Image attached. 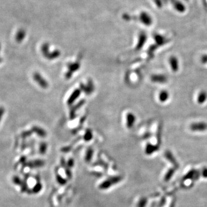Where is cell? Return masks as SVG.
Masks as SVG:
<instances>
[{
	"label": "cell",
	"instance_id": "6da1fadb",
	"mask_svg": "<svg viewBox=\"0 0 207 207\" xmlns=\"http://www.w3.org/2000/svg\"><path fill=\"white\" fill-rule=\"evenodd\" d=\"M139 19L141 23L146 26H150L153 23V19L152 17L149 13L146 12H141L140 14Z\"/></svg>",
	"mask_w": 207,
	"mask_h": 207
},
{
	"label": "cell",
	"instance_id": "7a4b0ae2",
	"mask_svg": "<svg viewBox=\"0 0 207 207\" xmlns=\"http://www.w3.org/2000/svg\"><path fill=\"white\" fill-rule=\"evenodd\" d=\"M190 129L194 132H204L207 130V123L204 122L194 123L190 126Z\"/></svg>",
	"mask_w": 207,
	"mask_h": 207
},
{
	"label": "cell",
	"instance_id": "3957f363",
	"mask_svg": "<svg viewBox=\"0 0 207 207\" xmlns=\"http://www.w3.org/2000/svg\"><path fill=\"white\" fill-rule=\"evenodd\" d=\"M170 2L173 8L177 12L180 14H183L185 12L186 8L182 2H181L180 0H171Z\"/></svg>",
	"mask_w": 207,
	"mask_h": 207
},
{
	"label": "cell",
	"instance_id": "277c9868",
	"mask_svg": "<svg viewBox=\"0 0 207 207\" xmlns=\"http://www.w3.org/2000/svg\"><path fill=\"white\" fill-rule=\"evenodd\" d=\"M154 41L156 43V45L159 47L162 45H165L170 41V39H167L165 36H163L159 33H155L153 35Z\"/></svg>",
	"mask_w": 207,
	"mask_h": 207
},
{
	"label": "cell",
	"instance_id": "5b68a950",
	"mask_svg": "<svg viewBox=\"0 0 207 207\" xmlns=\"http://www.w3.org/2000/svg\"><path fill=\"white\" fill-rule=\"evenodd\" d=\"M151 80L155 83L163 84L166 83L167 78L163 74H154L151 77Z\"/></svg>",
	"mask_w": 207,
	"mask_h": 207
},
{
	"label": "cell",
	"instance_id": "8992f818",
	"mask_svg": "<svg viewBox=\"0 0 207 207\" xmlns=\"http://www.w3.org/2000/svg\"><path fill=\"white\" fill-rule=\"evenodd\" d=\"M169 64L173 72H177L179 70L178 60L175 56H171L169 58Z\"/></svg>",
	"mask_w": 207,
	"mask_h": 207
},
{
	"label": "cell",
	"instance_id": "52a82bcc",
	"mask_svg": "<svg viewBox=\"0 0 207 207\" xmlns=\"http://www.w3.org/2000/svg\"><path fill=\"white\" fill-rule=\"evenodd\" d=\"M147 36L145 32H142L140 33L138 45H136L137 50H140L143 47L144 44L146 43V41H147Z\"/></svg>",
	"mask_w": 207,
	"mask_h": 207
},
{
	"label": "cell",
	"instance_id": "ba28073f",
	"mask_svg": "<svg viewBox=\"0 0 207 207\" xmlns=\"http://www.w3.org/2000/svg\"><path fill=\"white\" fill-rule=\"evenodd\" d=\"M207 100V92L205 90H202L201 91L199 94H198V96H197V103L199 104H203Z\"/></svg>",
	"mask_w": 207,
	"mask_h": 207
},
{
	"label": "cell",
	"instance_id": "9c48e42d",
	"mask_svg": "<svg viewBox=\"0 0 207 207\" xmlns=\"http://www.w3.org/2000/svg\"><path fill=\"white\" fill-rule=\"evenodd\" d=\"M169 93L167 90H163L159 94V100L161 103H165L169 99Z\"/></svg>",
	"mask_w": 207,
	"mask_h": 207
},
{
	"label": "cell",
	"instance_id": "30bf717a",
	"mask_svg": "<svg viewBox=\"0 0 207 207\" xmlns=\"http://www.w3.org/2000/svg\"><path fill=\"white\" fill-rule=\"evenodd\" d=\"M127 127L128 128H131L132 127L134 126V123H135V120L136 118L134 116V115H133L132 113H130L127 115Z\"/></svg>",
	"mask_w": 207,
	"mask_h": 207
},
{
	"label": "cell",
	"instance_id": "8fae6325",
	"mask_svg": "<svg viewBox=\"0 0 207 207\" xmlns=\"http://www.w3.org/2000/svg\"><path fill=\"white\" fill-rule=\"evenodd\" d=\"M34 79L35 80L38 82V84L40 85L45 88L47 86V84L45 83V81L42 77H41V76L39 74V73H35L34 75Z\"/></svg>",
	"mask_w": 207,
	"mask_h": 207
},
{
	"label": "cell",
	"instance_id": "7c38bea8",
	"mask_svg": "<svg viewBox=\"0 0 207 207\" xmlns=\"http://www.w3.org/2000/svg\"><path fill=\"white\" fill-rule=\"evenodd\" d=\"M25 36V32L24 29H20L16 35V40L18 42H21L24 39Z\"/></svg>",
	"mask_w": 207,
	"mask_h": 207
},
{
	"label": "cell",
	"instance_id": "4fadbf2b",
	"mask_svg": "<svg viewBox=\"0 0 207 207\" xmlns=\"http://www.w3.org/2000/svg\"><path fill=\"white\" fill-rule=\"evenodd\" d=\"M158 147L157 146H154L152 144H149L147 146L146 148V152L147 153L151 154L153 153L154 151L157 150Z\"/></svg>",
	"mask_w": 207,
	"mask_h": 207
},
{
	"label": "cell",
	"instance_id": "5bb4252c",
	"mask_svg": "<svg viewBox=\"0 0 207 207\" xmlns=\"http://www.w3.org/2000/svg\"><path fill=\"white\" fill-rule=\"evenodd\" d=\"M162 126L159 125L158 128L157 132V137L158 141L159 142L161 139V135H162Z\"/></svg>",
	"mask_w": 207,
	"mask_h": 207
},
{
	"label": "cell",
	"instance_id": "9a60e30c",
	"mask_svg": "<svg viewBox=\"0 0 207 207\" xmlns=\"http://www.w3.org/2000/svg\"><path fill=\"white\" fill-rule=\"evenodd\" d=\"M158 47V46L156 44H155V45H151V46L150 47V48H149V54H150V55H153L154 52L157 49Z\"/></svg>",
	"mask_w": 207,
	"mask_h": 207
},
{
	"label": "cell",
	"instance_id": "2e32d148",
	"mask_svg": "<svg viewBox=\"0 0 207 207\" xmlns=\"http://www.w3.org/2000/svg\"><path fill=\"white\" fill-rule=\"evenodd\" d=\"M155 4L157 5L158 8H161L163 6V0H154Z\"/></svg>",
	"mask_w": 207,
	"mask_h": 207
},
{
	"label": "cell",
	"instance_id": "e0dca14e",
	"mask_svg": "<svg viewBox=\"0 0 207 207\" xmlns=\"http://www.w3.org/2000/svg\"><path fill=\"white\" fill-rule=\"evenodd\" d=\"M13 182L16 185H20L21 184V180L18 176L14 177L13 178Z\"/></svg>",
	"mask_w": 207,
	"mask_h": 207
},
{
	"label": "cell",
	"instance_id": "ac0fdd59",
	"mask_svg": "<svg viewBox=\"0 0 207 207\" xmlns=\"http://www.w3.org/2000/svg\"><path fill=\"white\" fill-rule=\"evenodd\" d=\"M201 62L203 64H207V54H204L201 56Z\"/></svg>",
	"mask_w": 207,
	"mask_h": 207
},
{
	"label": "cell",
	"instance_id": "d6986e66",
	"mask_svg": "<svg viewBox=\"0 0 207 207\" xmlns=\"http://www.w3.org/2000/svg\"><path fill=\"white\" fill-rule=\"evenodd\" d=\"M79 92H80V91H77V92H76L74 93V95H72V98H71V100H70V101H71L70 103H72V101L74 100L77 98L78 95H79V93H80Z\"/></svg>",
	"mask_w": 207,
	"mask_h": 207
},
{
	"label": "cell",
	"instance_id": "ffe728a7",
	"mask_svg": "<svg viewBox=\"0 0 207 207\" xmlns=\"http://www.w3.org/2000/svg\"><path fill=\"white\" fill-rule=\"evenodd\" d=\"M4 113V109L2 107H0V121H1V118L2 117Z\"/></svg>",
	"mask_w": 207,
	"mask_h": 207
},
{
	"label": "cell",
	"instance_id": "44dd1931",
	"mask_svg": "<svg viewBox=\"0 0 207 207\" xmlns=\"http://www.w3.org/2000/svg\"><path fill=\"white\" fill-rule=\"evenodd\" d=\"M169 1H171V0H163V2H167Z\"/></svg>",
	"mask_w": 207,
	"mask_h": 207
},
{
	"label": "cell",
	"instance_id": "7402d4cb",
	"mask_svg": "<svg viewBox=\"0 0 207 207\" xmlns=\"http://www.w3.org/2000/svg\"><path fill=\"white\" fill-rule=\"evenodd\" d=\"M1 62H2V59H1V58H0V63H1Z\"/></svg>",
	"mask_w": 207,
	"mask_h": 207
},
{
	"label": "cell",
	"instance_id": "603a6c76",
	"mask_svg": "<svg viewBox=\"0 0 207 207\" xmlns=\"http://www.w3.org/2000/svg\"><path fill=\"white\" fill-rule=\"evenodd\" d=\"M0 50H1V45H0Z\"/></svg>",
	"mask_w": 207,
	"mask_h": 207
},
{
	"label": "cell",
	"instance_id": "cb8c5ba5",
	"mask_svg": "<svg viewBox=\"0 0 207 207\" xmlns=\"http://www.w3.org/2000/svg\"><path fill=\"white\" fill-rule=\"evenodd\" d=\"M186 1H188V0H186Z\"/></svg>",
	"mask_w": 207,
	"mask_h": 207
}]
</instances>
